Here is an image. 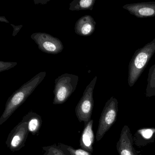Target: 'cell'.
Listing matches in <instances>:
<instances>
[{
  "label": "cell",
  "mask_w": 155,
  "mask_h": 155,
  "mask_svg": "<svg viewBox=\"0 0 155 155\" xmlns=\"http://www.w3.org/2000/svg\"><path fill=\"white\" fill-rule=\"evenodd\" d=\"M46 76V71L40 72L30 80L23 84L13 92L8 99L5 109L0 117V125L6 122L13 113L32 94L35 89L41 83Z\"/></svg>",
  "instance_id": "obj_1"
},
{
  "label": "cell",
  "mask_w": 155,
  "mask_h": 155,
  "mask_svg": "<svg viewBox=\"0 0 155 155\" xmlns=\"http://www.w3.org/2000/svg\"><path fill=\"white\" fill-rule=\"evenodd\" d=\"M155 53V38L135 51L128 68V84L130 87L136 84Z\"/></svg>",
  "instance_id": "obj_2"
},
{
  "label": "cell",
  "mask_w": 155,
  "mask_h": 155,
  "mask_svg": "<svg viewBox=\"0 0 155 155\" xmlns=\"http://www.w3.org/2000/svg\"><path fill=\"white\" fill-rule=\"evenodd\" d=\"M78 80V76L69 73L62 74L56 78L53 104L59 105L67 101L76 90Z\"/></svg>",
  "instance_id": "obj_3"
},
{
  "label": "cell",
  "mask_w": 155,
  "mask_h": 155,
  "mask_svg": "<svg viewBox=\"0 0 155 155\" xmlns=\"http://www.w3.org/2000/svg\"><path fill=\"white\" fill-rule=\"evenodd\" d=\"M118 111V102L114 97H111L104 106L100 118L96 134L97 141H100L112 127L117 119Z\"/></svg>",
  "instance_id": "obj_4"
},
{
  "label": "cell",
  "mask_w": 155,
  "mask_h": 155,
  "mask_svg": "<svg viewBox=\"0 0 155 155\" xmlns=\"http://www.w3.org/2000/svg\"><path fill=\"white\" fill-rule=\"evenodd\" d=\"M97 77H95L86 87L82 97L75 108L76 116L80 122L87 123L91 120L94 107L93 92Z\"/></svg>",
  "instance_id": "obj_5"
},
{
  "label": "cell",
  "mask_w": 155,
  "mask_h": 155,
  "mask_svg": "<svg viewBox=\"0 0 155 155\" xmlns=\"http://www.w3.org/2000/svg\"><path fill=\"white\" fill-rule=\"evenodd\" d=\"M31 38L35 41L41 51L48 54H58L64 48L60 40L48 33H34Z\"/></svg>",
  "instance_id": "obj_6"
},
{
  "label": "cell",
  "mask_w": 155,
  "mask_h": 155,
  "mask_svg": "<svg viewBox=\"0 0 155 155\" xmlns=\"http://www.w3.org/2000/svg\"><path fill=\"white\" fill-rule=\"evenodd\" d=\"M29 133L28 123L22 119L9 134L6 145L12 152L20 150L25 146Z\"/></svg>",
  "instance_id": "obj_7"
},
{
  "label": "cell",
  "mask_w": 155,
  "mask_h": 155,
  "mask_svg": "<svg viewBox=\"0 0 155 155\" xmlns=\"http://www.w3.org/2000/svg\"><path fill=\"white\" fill-rule=\"evenodd\" d=\"M122 8L139 18L155 17V1L127 4Z\"/></svg>",
  "instance_id": "obj_8"
},
{
  "label": "cell",
  "mask_w": 155,
  "mask_h": 155,
  "mask_svg": "<svg viewBox=\"0 0 155 155\" xmlns=\"http://www.w3.org/2000/svg\"><path fill=\"white\" fill-rule=\"evenodd\" d=\"M117 148L119 155H140L137 154L133 146V138L129 128L123 127L117 143Z\"/></svg>",
  "instance_id": "obj_9"
},
{
  "label": "cell",
  "mask_w": 155,
  "mask_h": 155,
  "mask_svg": "<svg viewBox=\"0 0 155 155\" xmlns=\"http://www.w3.org/2000/svg\"><path fill=\"white\" fill-rule=\"evenodd\" d=\"M96 22L90 15H87L79 19L75 26V33L83 37L91 36L96 29Z\"/></svg>",
  "instance_id": "obj_10"
},
{
  "label": "cell",
  "mask_w": 155,
  "mask_h": 155,
  "mask_svg": "<svg viewBox=\"0 0 155 155\" xmlns=\"http://www.w3.org/2000/svg\"><path fill=\"white\" fill-rule=\"evenodd\" d=\"M93 120L91 119L87 123H84V127L80 139L81 148L92 153L93 151V145L94 142L93 127Z\"/></svg>",
  "instance_id": "obj_11"
},
{
  "label": "cell",
  "mask_w": 155,
  "mask_h": 155,
  "mask_svg": "<svg viewBox=\"0 0 155 155\" xmlns=\"http://www.w3.org/2000/svg\"><path fill=\"white\" fill-rule=\"evenodd\" d=\"M22 119L26 120L28 123L30 133L32 135H36L39 133L42 123L40 115L35 112L30 111L23 117Z\"/></svg>",
  "instance_id": "obj_12"
},
{
  "label": "cell",
  "mask_w": 155,
  "mask_h": 155,
  "mask_svg": "<svg viewBox=\"0 0 155 155\" xmlns=\"http://www.w3.org/2000/svg\"><path fill=\"white\" fill-rule=\"evenodd\" d=\"M96 0H74L69 4L71 11L92 10Z\"/></svg>",
  "instance_id": "obj_13"
},
{
  "label": "cell",
  "mask_w": 155,
  "mask_h": 155,
  "mask_svg": "<svg viewBox=\"0 0 155 155\" xmlns=\"http://www.w3.org/2000/svg\"><path fill=\"white\" fill-rule=\"evenodd\" d=\"M146 95L148 97L155 96V64L149 70Z\"/></svg>",
  "instance_id": "obj_14"
},
{
  "label": "cell",
  "mask_w": 155,
  "mask_h": 155,
  "mask_svg": "<svg viewBox=\"0 0 155 155\" xmlns=\"http://www.w3.org/2000/svg\"><path fill=\"white\" fill-rule=\"evenodd\" d=\"M43 155H70L68 151L59 146L54 144L51 146L42 147Z\"/></svg>",
  "instance_id": "obj_15"
},
{
  "label": "cell",
  "mask_w": 155,
  "mask_h": 155,
  "mask_svg": "<svg viewBox=\"0 0 155 155\" xmlns=\"http://www.w3.org/2000/svg\"><path fill=\"white\" fill-rule=\"evenodd\" d=\"M59 145L66 150L70 155H92L91 153L81 148L76 149L63 143H59Z\"/></svg>",
  "instance_id": "obj_16"
},
{
  "label": "cell",
  "mask_w": 155,
  "mask_h": 155,
  "mask_svg": "<svg viewBox=\"0 0 155 155\" xmlns=\"http://www.w3.org/2000/svg\"><path fill=\"white\" fill-rule=\"evenodd\" d=\"M138 131L140 132V135L144 138L150 139L153 136L155 132V129H143Z\"/></svg>",
  "instance_id": "obj_17"
},
{
  "label": "cell",
  "mask_w": 155,
  "mask_h": 155,
  "mask_svg": "<svg viewBox=\"0 0 155 155\" xmlns=\"http://www.w3.org/2000/svg\"><path fill=\"white\" fill-rule=\"evenodd\" d=\"M18 64L17 62H3L0 61V72L8 70L16 66Z\"/></svg>",
  "instance_id": "obj_18"
},
{
  "label": "cell",
  "mask_w": 155,
  "mask_h": 155,
  "mask_svg": "<svg viewBox=\"0 0 155 155\" xmlns=\"http://www.w3.org/2000/svg\"><path fill=\"white\" fill-rule=\"evenodd\" d=\"M12 27H13L14 28V31H13V34H12V36L13 37H15L16 35H17L19 31H20L21 29V28L23 27L22 25H20V26H15V25H13V24H11Z\"/></svg>",
  "instance_id": "obj_19"
},
{
  "label": "cell",
  "mask_w": 155,
  "mask_h": 155,
  "mask_svg": "<svg viewBox=\"0 0 155 155\" xmlns=\"http://www.w3.org/2000/svg\"><path fill=\"white\" fill-rule=\"evenodd\" d=\"M0 21H3V22H6V23H9L8 21L7 20L6 18L5 17H0Z\"/></svg>",
  "instance_id": "obj_20"
}]
</instances>
